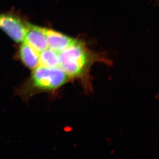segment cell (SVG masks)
<instances>
[{
	"mask_svg": "<svg viewBox=\"0 0 159 159\" xmlns=\"http://www.w3.org/2000/svg\"><path fill=\"white\" fill-rule=\"evenodd\" d=\"M59 68L70 81L77 80L85 92H92L91 69L95 63L110 64L111 61L103 55L89 50L85 43L76 39L71 45L59 53Z\"/></svg>",
	"mask_w": 159,
	"mask_h": 159,
	"instance_id": "obj_1",
	"label": "cell"
},
{
	"mask_svg": "<svg viewBox=\"0 0 159 159\" xmlns=\"http://www.w3.org/2000/svg\"><path fill=\"white\" fill-rule=\"evenodd\" d=\"M34 69L32 73V80L38 88L55 89L70 81L67 75L59 67L40 66Z\"/></svg>",
	"mask_w": 159,
	"mask_h": 159,
	"instance_id": "obj_2",
	"label": "cell"
},
{
	"mask_svg": "<svg viewBox=\"0 0 159 159\" xmlns=\"http://www.w3.org/2000/svg\"><path fill=\"white\" fill-rule=\"evenodd\" d=\"M0 28L16 42H24L27 26L19 18L11 14H0Z\"/></svg>",
	"mask_w": 159,
	"mask_h": 159,
	"instance_id": "obj_3",
	"label": "cell"
},
{
	"mask_svg": "<svg viewBox=\"0 0 159 159\" xmlns=\"http://www.w3.org/2000/svg\"><path fill=\"white\" fill-rule=\"evenodd\" d=\"M19 55L23 63L29 68L35 69L39 65V54L26 43L20 47Z\"/></svg>",
	"mask_w": 159,
	"mask_h": 159,
	"instance_id": "obj_6",
	"label": "cell"
},
{
	"mask_svg": "<svg viewBox=\"0 0 159 159\" xmlns=\"http://www.w3.org/2000/svg\"><path fill=\"white\" fill-rule=\"evenodd\" d=\"M27 30L24 41L31 46L39 54L48 48L47 37L44 28L26 23Z\"/></svg>",
	"mask_w": 159,
	"mask_h": 159,
	"instance_id": "obj_4",
	"label": "cell"
},
{
	"mask_svg": "<svg viewBox=\"0 0 159 159\" xmlns=\"http://www.w3.org/2000/svg\"><path fill=\"white\" fill-rule=\"evenodd\" d=\"M44 31L47 37L48 47L58 53L68 48L76 40L51 29L44 28Z\"/></svg>",
	"mask_w": 159,
	"mask_h": 159,
	"instance_id": "obj_5",
	"label": "cell"
},
{
	"mask_svg": "<svg viewBox=\"0 0 159 159\" xmlns=\"http://www.w3.org/2000/svg\"><path fill=\"white\" fill-rule=\"evenodd\" d=\"M39 64L45 67H59V53L46 49L39 54Z\"/></svg>",
	"mask_w": 159,
	"mask_h": 159,
	"instance_id": "obj_7",
	"label": "cell"
}]
</instances>
